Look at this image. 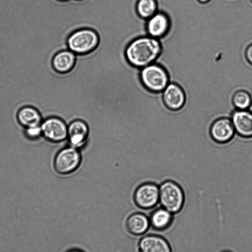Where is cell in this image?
I'll return each instance as SVG.
<instances>
[{
	"label": "cell",
	"mask_w": 252,
	"mask_h": 252,
	"mask_svg": "<svg viewBox=\"0 0 252 252\" xmlns=\"http://www.w3.org/2000/svg\"><path fill=\"white\" fill-rule=\"evenodd\" d=\"M198 2L201 4H206L210 2L211 0H197Z\"/></svg>",
	"instance_id": "cell-22"
},
{
	"label": "cell",
	"mask_w": 252,
	"mask_h": 252,
	"mask_svg": "<svg viewBox=\"0 0 252 252\" xmlns=\"http://www.w3.org/2000/svg\"><path fill=\"white\" fill-rule=\"evenodd\" d=\"M24 135L30 140L33 141L38 139L42 136L40 126L24 128Z\"/></svg>",
	"instance_id": "cell-20"
},
{
	"label": "cell",
	"mask_w": 252,
	"mask_h": 252,
	"mask_svg": "<svg viewBox=\"0 0 252 252\" xmlns=\"http://www.w3.org/2000/svg\"><path fill=\"white\" fill-rule=\"evenodd\" d=\"M236 134L244 139L252 138V112L247 110H233L230 117Z\"/></svg>",
	"instance_id": "cell-12"
},
{
	"label": "cell",
	"mask_w": 252,
	"mask_h": 252,
	"mask_svg": "<svg viewBox=\"0 0 252 252\" xmlns=\"http://www.w3.org/2000/svg\"><path fill=\"white\" fill-rule=\"evenodd\" d=\"M150 225L155 229L164 230L171 225L173 214L166 209L161 207L155 210L149 219Z\"/></svg>",
	"instance_id": "cell-17"
},
{
	"label": "cell",
	"mask_w": 252,
	"mask_h": 252,
	"mask_svg": "<svg viewBox=\"0 0 252 252\" xmlns=\"http://www.w3.org/2000/svg\"><path fill=\"white\" fill-rule=\"evenodd\" d=\"M136 10L141 18L147 20L158 11L157 0H138Z\"/></svg>",
	"instance_id": "cell-19"
},
{
	"label": "cell",
	"mask_w": 252,
	"mask_h": 252,
	"mask_svg": "<svg viewBox=\"0 0 252 252\" xmlns=\"http://www.w3.org/2000/svg\"><path fill=\"white\" fill-rule=\"evenodd\" d=\"M150 226L149 219L141 213L131 214L126 221V227L128 232L135 236L143 235Z\"/></svg>",
	"instance_id": "cell-16"
},
{
	"label": "cell",
	"mask_w": 252,
	"mask_h": 252,
	"mask_svg": "<svg viewBox=\"0 0 252 252\" xmlns=\"http://www.w3.org/2000/svg\"><path fill=\"white\" fill-rule=\"evenodd\" d=\"M80 150L67 145L60 149L53 160L55 171L60 175H67L76 171L81 162Z\"/></svg>",
	"instance_id": "cell-5"
},
{
	"label": "cell",
	"mask_w": 252,
	"mask_h": 252,
	"mask_svg": "<svg viewBox=\"0 0 252 252\" xmlns=\"http://www.w3.org/2000/svg\"><path fill=\"white\" fill-rule=\"evenodd\" d=\"M231 102L236 110H247L252 104V97L247 91L240 89L233 94Z\"/></svg>",
	"instance_id": "cell-18"
},
{
	"label": "cell",
	"mask_w": 252,
	"mask_h": 252,
	"mask_svg": "<svg viewBox=\"0 0 252 252\" xmlns=\"http://www.w3.org/2000/svg\"><path fill=\"white\" fill-rule=\"evenodd\" d=\"M228 252V251H225V252Z\"/></svg>",
	"instance_id": "cell-25"
},
{
	"label": "cell",
	"mask_w": 252,
	"mask_h": 252,
	"mask_svg": "<svg viewBox=\"0 0 252 252\" xmlns=\"http://www.w3.org/2000/svg\"><path fill=\"white\" fill-rule=\"evenodd\" d=\"M251 3H252V0H250Z\"/></svg>",
	"instance_id": "cell-26"
},
{
	"label": "cell",
	"mask_w": 252,
	"mask_h": 252,
	"mask_svg": "<svg viewBox=\"0 0 252 252\" xmlns=\"http://www.w3.org/2000/svg\"><path fill=\"white\" fill-rule=\"evenodd\" d=\"M159 203L162 207L173 214L180 212L185 201V193L182 187L176 182L166 180L159 185Z\"/></svg>",
	"instance_id": "cell-2"
},
{
	"label": "cell",
	"mask_w": 252,
	"mask_h": 252,
	"mask_svg": "<svg viewBox=\"0 0 252 252\" xmlns=\"http://www.w3.org/2000/svg\"><path fill=\"white\" fill-rule=\"evenodd\" d=\"M162 50V45L159 39L145 35L136 38L128 44L126 56L132 65L141 69L156 63Z\"/></svg>",
	"instance_id": "cell-1"
},
{
	"label": "cell",
	"mask_w": 252,
	"mask_h": 252,
	"mask_svg": "<svg viewBox=\"0 0 252 252\" xmlns=\"http://www.w3.org/2000/svg\"><path fill=\"white\" fill-rule=\"evenodd\" d=\"M140 78L145 87L156 94L161 93L170 83V76L166 68L156 63L141 68Z\"/></svg>",
	"instance_id": "cell-3"
},
{
	"label": "cell",
	"mask_w": 252,
	"mask_h": 252,
	"mask_svg": "<svg viewBox=\"0 0 252 252\" xmlns=\"http://www.w3.org/2000/svg\"><path fill=\"white\" fill-rule=\"evenodd\" d=\"M89 135V126L82 120H74L67 125L66 140L69 146L80 150L86 145Z\"/></svg>",
	"instance_id": "cell-10"
},
{
	"label": "cell",
	"mask_w": 252,
	"mask_h": 252,
	"mask_svg": "<svg viewBox=\"0 0 252 252\" xmlns=\"http://www.w3.org/2000/svg\"><path fill=\"white\" fill-rule=\"evenodd\" d=\"M138 248L139 252H172L167 240L157 235L144 236L139 242Z\"/></svg>",
	"instance_id": "cell-13"
},
{
	"label": "cell",
	"mask_w": 252,
	"mask_h": 252,
	"mask_svg": "<svg viewBox=\"0 0 252 252\" xmlns=\"http://www.w3.org/2000/svg\"><path fill=\"white\" fill-rule=\"evenodd\" d=\"M161 100L168 110L172 112L179 111L186 104V93L179 84L170 82L161 93Z\"/></svg>",
	"instance_id": "cell-9"
},
{
	"label": "cell",
	"mask_w": 252,
	"mask_h": 252,
	"mask_svg": "<svg viewBox=\"0 0 252 252\" xmlns=\"http://www.w3.org/2000/svg\"><path fill=\"white\" fill-rule=\"evenodd\" d=\"M98 42L99 37L96 32L88 28L74 32L67 40L68 49L76 54L91 52L96 48Z\"/></svg>",
	"instance_id": "cell-4"
},
{
	"label": "cell",
	"mask_w": 252,
	"mask_h": 252,
	"mask_svg": "<svg viewBox=\"0 0 252 252\" xmlns=\"http://www.w3.org/2000/svg\"><path fill=\"white\" fill-rule=\"evenodd\" d=\"M68 252H81L79 250H72L69 251Z\"/></svg>",
	"instance_id": "cell-23"
},
{
	"label": "cell",
	"mask_w": 252,
	"mask_h": 252,
	"mask_svg": "<svg viewBox=\"0 0 252 252\" xmlns=\"http://www.w3.org/2000/svg\"><path fill=\"white\" fill-rule=\"evenodd\" d=\"M244 56L247 62L252 66V43L246 47L244 52Z\"/></svg>",
	"instance_id": "cell-21"
},
{
	"label": "cell",
	"mask_w": 252,
	"mask_h": 252,
	"mask_svg": "<svg viewBox=\"0 0 252 252\" xmlns=\"http://www.w3.org/2000/svg\"><path fill=\"white\" fill-rule=\"evenodd\" d=\"M19 124L24 128L40 126L42 116L39 111L31 106H25L19 109L16 114Z\"/></svg>",
	"instance_id": "cell-15"
},
{
	"label": "cell",
	"mask_w": 252,
	"mask_h": 252,
	"mask_svg": "<svg viewBox=\"0 0 252 252\" xmlns=\"http://www.w3.org/2000/svg\"><path fill=\"white\" fill-rule=\"evenodd\" d=\"M171 28V20L162 10H158L147 19L146 31L148 35L158 39L165 37Z\"/></svg>",
	"instance_id": "cell-11"
},
{
	"label": "cell",
	"mask_w": 252,
	"mask_h": 252,
	"mask_svg": "<svg viewBox=\"0 0 252 252\" xmlns=\"http://www.w3.org/2000/svg\"><path fill=\"white\" fill-rule=\"evenodd\" d=\"M159 185L156 182H148L140 185L133 194V201L139 208L148 210L159 203Z\"/></svg>",
	"instance_id": "cell-7"
},
{
	"label": "cell",
	"mask_w": 252,
	"mask_h": 252,
	"mask_svg": "<svg viewBox=\"0 0 252 252\" xmlns=\"http://www.w3.org/2000/svg\"><path fill=\"white\" fill-rule=\"evenodd\" d=\"M40 126L42 135L48 142L58 144L66 140L67 125L60 117H49L42 121Z\"/></svg>",
	"instance_id": "cell-6"
},
{
	"label": "cell",
	"mask_w": 252,
	"mask_h": 252,
	"mask_svg": "<svg viewBox=\"0 0 252 252\" xmlns=\"http://www.w3.org/2000/svg\"></svg>",
	"instance_id": "cell-27"
},
{
	"label": "cell",
	"mask_w": 252,
	"mask_h": 252,
	"mask_svg": "<svg viewBox=\"0 0 252 252\" xmlns=\"http://www.w3.org/2000/svg\"><path fill=\"white\" fill-rule=\"evenodd\" d=\"M209 132L213 141L218 144L230 142L236 134L230 118L226 117L214 120L210 125Z\"/></svg>",
	"instance_id": "cell-8"
},
{
	"label": "cell",
	"mask_w": 252,
	"mask_h": 252,
	"mask_svg": "<svg viewBox=\"0 0 252 252\" xmlns=\"http://www.w3.org/2000/svg\"><path fill=\"white\" fill-rule=\"evenodd\" d=\"M57 0L63 1H66L67 0Z\"/></svg>",
	"instance_id": "cell-24"
},
{
	"label": "cell",
	"mask_w": 252,
	"mask_h": 252,
	"mask_svg": "<svg viewBox=\"0 0 252 252\" xmlns=\"http://www.w3.org/2000/svg\"><path fill=\"white\" fill-rule=\"evenodd\" d=\"M76 54L69 49L57 53L51 61L53 70L58 73H64L69 71L73 67Z\"/></svg>",
	"instance_id": "cell-14"
}]
</instances>
